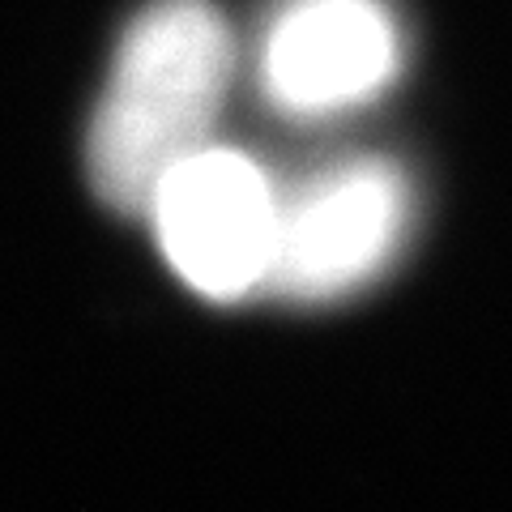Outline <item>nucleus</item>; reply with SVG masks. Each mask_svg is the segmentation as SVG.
<instances>
[{"mask_svg":"<svg viewBox=\"0 0 512 512\" xmlns=\"http://www.w3.org/2000/svg\"><path fill=\"white\" fill-rule=\"evenodd\" d=\"M410 231V184L389 158H350L278 197L274 265L261 291L333 303L372 286Z\"/></svg>","mask_w":512,"mask_h":512,"instance_id":"2","label":"nucleus"},{"mask_svg":"<svg viewBox=\"0 0 512 512\" xmlns=\"http://www.w3.org/2000/svg\"><path fill=\"white\" fill-rule=\"evenodd\" d=\"M146 218L167 265L201 299L261 291L274 265L278 192L248 154L205 146L158 184Z\"/></svg>","mask_w":512,"mask_h":512,"instance_id":"3","label":"nucleus"},{"mask_svg":"<svg viewBox=\"0 0 512 512\" xmlns=\"http://www.w3.org/2000/svg\"><path fill=\"white\" fill-rule=\"evenodd\" d=\"M402 73V30L384 0H286L261 39V90L286 116L350 111Z\"/></svg>","mask_w":512,"mask_h":512,"instance_id":"4","label":"nucleus"},{"mask_svg":"<svg viewBox=\"0 0 512 512\" xmlns=\"http://www.w3.org/2000/svg\"><path fill=\"white\" fill-rule=\"evenodd\" d=\"M235 82V39L210 0H154L111 60L86 137V171L99 201L146 214L158 184L210 146Z\"/></svg>","mask_w":512,"mask_h":512,"instance_id":"1","label":"nucleus"}]
</instances>
